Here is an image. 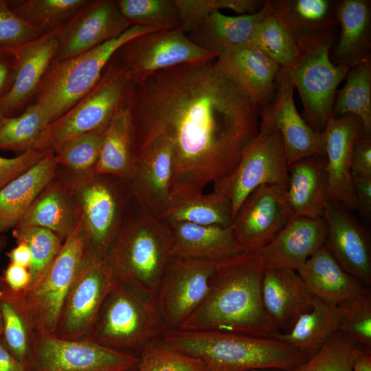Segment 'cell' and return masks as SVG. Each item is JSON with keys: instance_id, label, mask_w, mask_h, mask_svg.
<instances>
[{"instance_id": "obj_1", "label": "cell", "mask_w": 371, "mask_h": 371, "mask_svg": "<svg viewBox=\"0 0 371 371\" xmlns=\"http://www.w3.org/2000/svg\"><path fill=\"white\" fill-rule=\"evenodd\" d=\"M133 151L170 145V195L203 192L238 164L258 133L260 106L214 60L187 63L132 83L127 102Z\"/></svg>"}, {"instance_id": "obj_2", "label": "cell", "mask_w": 371, "mask_h": 371, "mask_svg": "<svg viewBox=\"0 0 371 371\" xmlns=\"http://www.w3.org/2000/svg\"><path fill=\"white\" fill-rule=\"evenodd\" d=\"M265 266L257 252L221 260L201 304L179 329L221 331L273 339L278 331L264 308Z\"/></svg>"}, {"instance_id": "obj_3", "label": "cell", "mask_w": 371, "mask_h": 371, "mask_svg": "<svg viewBox=\"0 0 371 371\" xmlns=\"http://www.w3.org/2000/svg\"><path fill=\"white\" fill-rule=\"evenodd\" d=\"M161 339L176 350L201 360L210 371H289L308 359L278 339L242 333L176 328L166 329Z\"/></svg>"}, {"instance_id": "obj_4", "label": "cell", "mask_w": 371, "mask_h": 371, "mask_svg": "<svg viewBox=\"0 0 371 371\" xmlns=\"http://www.w3.org/2000/svg\"><path fill=\"white\" fill-rule=\"evenodd\" d=\"M172 256L167 225L136 204L103 260L115 283L131 284L156 295Z\"/></svg>"}, {"instance_id": "obj_5", "label": "cell", "mask_w": 371, "mask_h": 371, "mask_svg": "<svg viewBox=\"0 0 371 371\" xmlns=\"http://www.w3.org/2000/svg\"><path fill=\"white\" fill-rule=\"evenodd\" d=\"M166 330L156 295L137 286L115 283L88 337L108 348L139 356Z\"/></svg>"}, {"instance_id": "obj_6", "label": "cell", "mask_w": 371, "mask_h": 371, "mask_svg": "<svg viewBox=\"0 0 371 371\" xmlns=\"http://www.w3.org/2000/svg\"><path fill=\"white\" fill-rule=\"evenodd\" d=\"M89 256L86 232L80 217L43 277L23 291L9 289L33 334L56 335L67 295Z\"/></svg>"}, {"instance_id": "obj_7", "label": "cell", "mask_w": 371, "mask_h": 371, "mask_svg": "<svg viewBox=\"0 0 371 371\" xmlns=\"http://www.w3.org/2000/svg\"><path fill=\"white\" fill-rule=\"evenodd\" d=\"M155 31L159 30L131 26L119 36L85 53L63 60H53L32 103L43 109L52 123L93 89L108 63L123 44Z\"/></svg>"}, {"instance_id": "obj_8", "label": "cell", "mask_w": 371, "mask_h": 371, "mask_svg": "<svg viewBox=\"0 0 371 371\" xmlns=\"http://www.w3.org/2000/svg\"><path fill=\"white\" fill-rule=\"evenodd\" d=\"M270 104L261 107L258 133L244 150L238 164L212 184L213 191L230 201L232 220L244 200L258 187L269 184L286 188L289 166Z\"/></svg>"}, {"instance_id": "obj_9", "label": "cell", "mask_w": 371, "mask_h": 371, "mask_svg": "<svg viewBox=\"0 0 371 371\" xmlns=\"http://www.w3.org/2000/svg\"><path fill=\"white\" fill-rule=\"evenodd\" d=\"M335 35V32L298 42L299 56L287 68L298 90L305 121L319 133L333 116L337 89L352 68L331 61Z\"/></svg>"}, {"instance_id": "obj_10", "label": "cell", "mask_w": 371, "mask_h": 371, "mask_svg": "<svg viewBox=\"0 0 371 371\" xmlns=\"http://www.w3.org/2000/svg\"><path fill=\"white\" fill-rule=\"evenodd\" d=\"M77 203L90 256L103 258L128 216L133 199L126 181L91 173L76 176L67 184Z\"/></svg>"}, {"instance_id": "obj_11", "label": "cell", "mask_w": 371, "mask_h": 371, "mask_svg": "<svg viewBox=\"0 0 371 371\" xmlns=\"http://www.w3.org/2000/svg\"><path fill=\"white\" fill-rule=\"evenodd\" d=\"M132 82L113 58L93 89L66 113L48 126L37 150H52L59 144L107 126L127 104Z\"/></svg>"}, {"instance_id": "obj_12", "label": "cell", "mask_w": 371, "mask_h": 371, "mask_svg": "<svg viewBox=\"0 0 371 371\" xmlns=\"http://www.w3.org/2000/svg\"><path fill=\"white\" fill-rule=\"evenodd\" d=\"M138 356L104 346L90 337L63 339L33 334L25 362L27 371H130Z\"/></svg>"}, {"instance_id": "obj_13", "label": "cell", "mask_w": 371, "mask_h": 371, "mask_svg": "<svg viewBox=\"0 0 371 371\" xmlns=\"http://www.w3.org/2000/svg\"><path fill=\"white\" fill-rule=\"evenodd\" d=\"M218 56L192 42L180 27L135 37L123 44L112 58L124 69L134 84L168 68L210 61Z\"/></svg>"}, {"instance_id": "obj_14", "label": "cell", "mask_w": 371, "mask_h": 371, "mask_svg": "<svg viewBox=\"0 0 371 371\" xmlns=\"http://www.w3.org/2000/svg\"><path fill=\"white\" fill-rule=\"evenodd\" d=\"M220 261L172 256L156 294L166 329L179 328L201 304Z\"/></svg>"}, {"instance_id": "obj_15", "label": "cell", "mask_w": 371, "mask_h": 371, "mask_svg": "<svg viewBox=\"0 0 371 371\" xmlns=\"http://www.w3.org/2000/svg\"><path fill=\"white\" fill-rule=\"evenodd\" d=\"M115 284L103 258L89 255L67 295L56 335L63 339L88 337Z\"/></svg>"}, {"instance_id": "obj_16", "label": "cell", "mask_w": 371, "mask_h": 371, "mask_svg": "<svg viewBox=\"0 0 371 371\" xmlns=\"http://www.w3.org/2000/svg\"><path fill=\"white\" fill-rule=\"evenodd\" d=\"M291 217L285 188L267 184L256 188L244 200L230 227L243 252H258Z\"/></svg>"}, {"instance_id": "obj_17", "label": "cell", "mask_w": 371, "mask_h": 371, "mask_svg": "<svg viewBox=\"0 0 371 371\" xmlns=\"http://www.w3.org/2000/svg\"><path fill=\"white\" fill-rule=\"evenodd\" d=\"M115 0H87L57 33L54 60L85 53L124 33L130 27Z\"/></svg>"}, {"instance_id": "obj_18", "label": "cell", "mask_w": 371, "mask_h": 371, "mask_svg": "<svg viewBox=\"0 0 371 371\" xmlns=\"http://www.w3.org/2000/svg\"><path fill=\"white\" fill-rule=\"evenodd\" d=\"M322 218L324 245L341 267L368 287L371 286V241L368 230L342 204L328 201Z\"/></svg>"}, {"instance_id": "obj_19", "label": "cell", "mask_w": 371, "mask_h": 371, "mask_svg": "<svg viewBox=\"0 0 371 371\" xmlns=\"http://www.w3.org/2000/svg\"><path fill=\"white\" fill-rule=\"evenodd\" d=\"M132 174L126 181L135 203L159 218L170 196L173 176L171 149L164 139L157 138L134 153Z\"/></svg>"}, {"instance_id": "obj_20", "label": "cell", "mask_w": 371, "mask_h": 371, "mask_svg": "<svg viewBox=\"0 0 371 371\" xmlns=\"http://www.w3.org/2000/svg\"><path fill=\"white\" fill-rule=\"evenodd\" d=\"M59 27L26 43L10 47L16 59V69L10 89L0 98V110L5 117L21 113L32 104L56 56Z\"/></svg>"}, {"instance_id": "obj_21", "label": "cell", "mask_w": 371, "mask_h": 371, "mask_svg": "<svg viewBox=\"0 0 371 371\" xmlns=\"http://www.w3.org/2000/svg\"><path fill=\"white\" fill-rule=\"evenodd\" d=\"M362 132L360 120L347 114L339 117L331 116L322 133L328 201L339 203L350 210H357L350 168L352 148L355 139Z\"/></svg>"}, {"instance_id": "obj_22", "label": "cell", "mask_w": 371, "mask_h": 371, "mask_svg": "<svg viewBox=\"0 0 371 371\" xmlns=\"http://www.w3.org/2000/svg\"><path fill=\"white\" fill-rule=\"evenodd\" d=\"M295 85L287 68L281 67L270 110L279 131L288 166L313 155H324L322 133L315 131L297 111L293 99Z\"/></svg>"}, {"instance_id": "obj_23", "label": "cell", "mask_w": 371, "mask_h": 371, "mask_svg": "<svg viewBox=\"0 0 371 371\" xmlns=\"http://www.w3.org/2000/svg\"><path fill=\"white\" fill-rule=\"evenodd\" d=\"M326 227L322 218L293 216L257 253L265 268L297 271L322 245Z\"/></svg>"}, {"instance_id": "obj_24", "label": "cell", "mask_w": 371, "mask_h": 371, "mask_svg": "<svg viewBox=\"0 0 371 371\" xmlns=\"http://www.w3.org/2000/svg\"><path fill=\"white\" fill-rule=\"evenodd\" d=\"M265 311L276 329L289 332L303 314L311 311L315 297L296 271L265 268L262 282Z\"/></svg>"}, {"instance_id": "obj_25", "label": "cell", "mask_w": 371, "mask_h": 371, "mask_svg": "<svg viewBox=\"0 0 371 371\" xmlns=\"http://www.w3.org/2000/svg\"><path fill=\"white\" fill-rule=\"evenodd\" d=\"M227 74L260 107L272 102L281 67L249 41L217 57Z\"/></svg>"}, {"instance_id": "obj_26", "label": "cell", "mask_w": 371, "mask_h": 371, "mask_svg": "<svg viewBox=\"0 0 371 371\" xmlns=\"http://www.w3.org/2000/svg\"><path fill=\"white\" fill-rule=\"evenodd\" d=\"M286 199L292 216L322 218L328 201L325 155H313L289 166Z\"/></svg>"}, {"instance_id": "obj_27", "label": "cell", "mask_w": 371, "mask_h": 371, "mask_svg": "<svg viewBox=\"0 0 371 371\" xmlns=\"http://www.w3.org/2000/svg\"><path fill=\"white\" fill-rule=\"evenodd\" d=\"M296 271L314 297L337 306L370 289L346 272L324 245Z\"/></svg>"}, {"instance_id": "obj_28", "label": "cell", "mask_w": 371, "mask_h": 371, "mask_svg": "<svg viewBox=\"0 0 371 371\" xmlns=\"http://www.w3.org/2000/svg\"><path fill=\"white\" fill-rule=\"evenodd\" d=\"M165 223L171 238L172 256L222 260L243 253L230 226Z\"/></svg>"}, {"instance_id": "obj_29", "label": "cell", "mask_w": 371, "mask_h": 371, "mask_svg": "<svg viewBox=\"0 0 371 371\" xmlns=\"http://www.w3.org/2000/svg\"><path fill=\"white\" fill-rule=\"evenodd\" d=\"M52 151L0 190V234L14 228L24 213L58 174Z\"/></svg>"}, {"instance_id": "obj_30", "label": "cell", "mask_w": 371, "mask_h": 371, "mask_svg": "<svg viewBox=\"0 0 371 371\" xmlns=\"http://www.w3.org/2000/svg\"><path fill=\"white\" fill-rule=\"evenodd\" d=\"M337 17L340 34L331 61L352 67L370 58V1H338Z\"/></svg>"}, {"instance_id": "obj_31", "label": "cell", "mask_w": 371, "mask_h": 371, "mask_svg": "<svg viewBox=\"0 0 371 371\" xmlns=\"http://www.w3.org/2000/svg\"><path fill=\"white\" fill-rule=\"evenodd\" d=\"M80 217L75 198L67 184L54 179L32 203L14 227L47 229L64 242Z\"/></svg>"}, {"instance_id": "obj_32", "label": "cell", "mask_w": 371, "mask_h": 371, "mask_svg": "<svg viewBox=\"0 0 371 371\" xmlns=\"http://www.w3.org/2000/svg\"><path fill=\"white\" fill-rule=\"evenodd\" d=\"M273 10L271 1L254 14L226 16L212 12L188 38L201 47L219 55L250 38L256 26Z\"/></svg>"}, {"instance_id": "obj_33", "label": "cell", "mask_w": 371, "mask_h": 371, "mask_svg": "<svg viewBox=\"0 0 371 371\" xmlns=\"http://www.w3.org/2000/svg\"><path fill=\"white\" fill-rule=\"evenodd\" d=\"M271 3L297 44L336 32L338 1L273 0Z\"/></svg>"}, {"instance_id": "obj_34", "label": "cell", "mask_w": 371, "mask_h": 371, "mask_svg": "<svg viewBox=\"0 0 371 371\" xmlns=\"http://www.w3.org/2000/svg\"><path fill=\"white\" fill-rule=\"evenodd\" d=\"M339 330L337 306L315 297L313 308L302 315L289 332L279 333L273 339L291 346L308 359Z\"/></svg>"}, {"instance_id": "obj_35", "label": "cell", "mask_w": 371, "mask_h": 371, "mask_svg": "<svg viewBox=\"0 0 371 371\" xmlns=\"http://www.w3.org/2000/svg\"><path fill=\"white\" fill-rule=\"evenodd\" d=\"M131 120L127 104L107 124L93 173L111 175L127 181L134 165Z\"/></svg>"}, {"instance_id": "obj_36", "label": "cell", "mask_w": 371, "mask_h": 371, "mask_svg": "<svg viewBox=\"0 0 371 371\" xmlns=\"http://www.w3.org/2000/svg\"><path fill=\"white\" fill-rule=\"evenodd\" d=\"M159 218L166 223L186 222L229 227L232 221V206L226 196L214 191L171 195Z\"/></svg>"}, {"instance_id": "obj_37", "label": "cell", "mask_w": 371, "mask_h": 371, "mask_svg": "<svg viewBox=\"0 0 371 371\" xmlns=\"http://www.w3.org/2000/svg\"><path fill=\"white\" fill-rule=\"evenodd\" d=\"M344 86L335 96L333 116L358 117L363 132L371 134V58L350 68Z\"/></svg>"}, {"instance_id": "obj_38", "label": "cell", "mask_w": 371, "mask_h": 371, "mask_svg": "<svg viewBox=\"0 0 371 371\" xmlns=\"http://www.w3.org/2000/svg\"><path fill=\"white\" fill-rule=\"evenodd\" d=\"M49 124L43 109L31 104L18 115L4 119L0 126V149L37 150Z\"/></svg>"}, {"instance_id": "obj_39", "label": "cell", "mask_w": 371, "mask_h": 371, "mask_svg": "<svg viewBox=\"0 0 371 371\" xmlns=\"http://www.w3.org/2000/svg\"><path fill=\"white\" fill-rule=\"evenodd\" d=\"M281 67L289 68L299 56L297 42L273 10L256 26L248 41Z\"/></svg>"}, {"instance_id": "obj_40", "label": "cell", "mask_w": 371, "mask_h": 371, "mask_svg": "<svg viewBox=\"0 0 371 371\" xmlns=\"http://www.w3.org/2000/svg\"><path fill=\"white\" fill-rule=\"evenodd\" d=\"M87 0H24L11 10L43 34L67 22Z\"/></svg>"}, {"instance_id": "obj_41", "label": "cell", "mask_w": 371, "mask_h": 371, "mask_svg": "<svg viewBox=\"0 0 371 371\" xmlns=\"http://www.w3.org/2000/svg\"><path fill=\"white\" fill-rule=\"evenodd\" d=\"M106 126L66 140L52 149L58 164L71 170L76 176L93 173Z\"/></svg>"}, {"instance_id": "obj_42", "label": "cell", "mask_w": 371, "mask_h": 371, "mask_svg": "<svg viewBox=\"0 0 371 371\" xmlns=\"http://www.w3.org/2000/svg\"><path fill=\"white\" fill-rule=\"evenodd\" d=\"M118 8L130 26L157 30L181 27L174 0H117Z\"/></svg>"}, {"instance_id": "obj_43", "label": "cell", "mask_w": 371, "mask_h": 371, "mask_svg": "<svg viewBox=\"0 0 371 371\" xmlns=\"http://www.w3.org/2000/svg\"><path fill=\"white\" fill-rule=\"evenodd\" d=\"M12 235L16 243H25L30 248L32 263L28 269L31 286L47 271L59 254L63 241L53 232L38 227H14Z\"/></svg>"}, {"instance_id": "obj_44", "label": "cell", "mask_w": 371, "mask_h": 371, "mask_svg": "<svg viewBox=\"0 0 371 371\" xmlns=\"http://www.w3.org/2000/svg\"><path fill=\"white\" fill-rule=\"evenodd\" d=\"M360 348L348 334L339 330L315 355L289 371H353Z\"/></svg>"}, {"instance_id": "obj_45", "label": "cell", "mask_w": 371, "mask_h": 371, "mask_svg": "<svg viewBox=\"0 0 371 371\" xmlns=\"http://www.w3.org/2000/svg\"><path fill=\"white\" fill-rule=\"evenodd\" d=\"M177 8L181 28L188 35L212 12L229 9L238 14H249L259 11L263 0H174Z\"/></svg>"}, {"instance_id": "obj_46", "label": "cell", "mask_w": 371, "mask_h": 371, "mask_svg": "<svg viewBox=\"0 0 371 371\" xmlns=\"http://www.w3.org/2000/svg\"><path fill=\"white\" fill-rule=\"evenodd\" d=\"M1 308L3 341L13 356L25 364L33 333L5 284L1 296Z\"/></svg>"}, {"instance_id": "obj_47", "label": "cell", "mask_w": 371, "mask_h": 371, "mask_svg": "<svg viewBox=\"0 0 371 371\" xmlns=\"http://www.w3.org/2000/svg\"><path fill=\"white\" fill-rule=\"evenodd\" d=\"M138 357L137 371H210L201 360L176 350L161 338L146 344Z\"/></svg>"}, {"instance_id": "obj_48", "label": "cell", "mask_w": 371, "mask_h": 371, "mask_svg": "<svg viewBox=\"0 0 371 371\" xmlns=\"http://www.w3.org/2000/svg\"><path fill=\"white\" fill-rule=\"evenodd\" d=\"M341 330L363 350L371 353V291L368 289L337 306Z\"/></svg>"}, {"instance_id": "obj_49", "label": "cell", "mask_w": 371, "mask_h": 371, "mask_svg": "<svg viewBox=\"0 0 371 371\" xmlns=\"http://www.w3.org/2000/svg\"><path fill=\"white\" fill-rule=\"evenodd\" d=\"M43 34L13 12L0 0V47L10 48L31 41Z\"/></svg>"}, {"instance_id": "obj_50", "label": "cell", "mask_w": 371, "mask_h": 371, "mask_svg": "<svg viewBox=\"0 0 371 371\" xmlns=\"http://www.w3.org/2000/svg\"><path fill=\"white\" fill-rule=\"evenodd\" d=\"M50 151L29 149L13 158L0 156V190L37 164Z\"/></svg>"}, {"instance_id": "obj_51", "label": "cell", "mask_w": 371, "mask_h": 371, "mask_svg": "<svg viewBox=\"0 0 371 371\" xmlns=\"http://www.w3.org/2000/svg\"><path fill=\"white\" fill-rule=\"evenodd\" d=\"M350 168L352 177H371V134L362 132L355 139Z\"/></svg>"}, {"instance_id": "obj_52", "label": "cell", "mask_w": 371, "mask_h": 371, "mask_svg": "<svg viewBox=\"0 0 371 371\" xmlns=\"http://www.w3.org/2000/svg\"><path fill=\"white\" fill-rule=\"evenodd\" d=\"M357 210L361 216L371 218V177H352Z\"/></svg>"}, {"instance_id": "obj_53", "label": "cell", "mask_w": 371, "mask_h": 371, "mask_svg": "<svg viewBox=\"0 0 371 371\" xmlns=\"http://www.w3.org/2000/svg\"><path fill=\"white\" fill-rule=\"evenodd\" d=\"M5 284L14 292L27 289L31 282V275L27 268L10 262L1 276Z\"/></svg>"}, {"instance_id": "obj_54", "label": "cell", "mask_w": 371, "mask_h": 371, "mask_svg": "<svg viewBox=\"0 0 371 371\" xmlns=\"http://www.w3.org/2000/svg\"><path fill=\"white\" fill-rule=\"evenodd\" d=\"M15 69L16 59L11 48L0 47V98L10 89Z\"/></svg>"}, {"instance_id": "obj_55", "label": "cell", "mask_w": 371, "mask_h": 371, "mask_svg": "<svg viewBox=\"0 0 371 371\" xmlns=\"http://www.w3.org/2000/svg\"><path fill=\"white\" fill-rule=\"evenodd\" d=\"M0 371H27L25 365L9 351L0 337Z\"/></svg>"}, {"instance_id": "obj_56", "label": "cell", "mask_w": 371, "mask_h": 371, "mask_svg": "<svg viewBox=\"0 0 371 371\" xmlns=\"http://www.w3.org/2000/svg\"><path fill=\"white\" fill-rule=\"evenodd\" d=\"M6 256L11 263H14L27 269L31 265V252L29 247L25 243H17V245L7 253Z\"/></svg>"}, {"instance_id": "obj_57", "label": "cell", "mask_w": 371, "mask_h": 371, "mask_svg": "<svg viewBox=\"0 0 371 371\" xmlns=\"http://www.w3.org/2000/svg\"><path fill=\"white\" fill-rule=\"evenodd\" d=\"M353 371H371V353L360 348L354 360Z\"/></svg>"}, {"instance_id": "obj_58", "label": "cell", "mask_w": 371, "mask_h": 371, "mask_svg": "<svg viewBox=\"0 0 371 371\" xmlns=\"http://www.w3.org/2000/svg\"><path fill=\"white\" fill-rule=\"evenodd\" d=\"M4 281L3 280V278L1 276H0V337L2 336L3 333V317H2V313H1V296L2 294V291L4 287Z\"/></svg>"}, {"instance_id": "obj_59", "label": "cell", "mask_w": 371, "mask_h": 371, "mask_svg": "<svg viewBox=\"0 0 371 371\" xmlns=\"http://www.w3.org/2000/svg\"><path fill=\"white\" fill-rule=\"evenodd\" d=\"M247 371H287V370L272 368V369H254V370H250Z\"/></svg>"}, {"instance_id": "obj_60", "label": "cell", "mask_w": 371, "mask_h": 371, "mask_svg": "<svg viewBox=\"0 0 371 371\" xmlns=\"http://www.w3.org/2000/svg\"><path fill=\"white\" fill-rule=\"evenodd\" d=\"M5 118V115H3L2 111L0 110V126L1 125Z\"/></svg>"}, {"instance_id": "obj_61", "label": "cell", "mask_w": 371, "mask_h": 371, "mask_svg": "<svg viewBox=\"0 0 371 371\" xmlns=\"http://www.w3.org/2000/svg\"><path fill=\"white\" fill-rule=\"evenodd\" d=\"M3 242H4V240H3V238H2V234H0V249L3 247Z\"/></svg>"}, {"instance_id": "obj_62", "label": "cell", "mask_w": 371, "mask_h": 371, "mask_svg": "<svg viewBox=\"0 0 371 371\" xmlns=\"http://www.w3.org/2000/svg\"><path fill=\"white\" fill-rule=\"evenodd\" d=\"M130 371H137V368H136L133 369V370H130Z\"/></svg>"}]
</instances>
